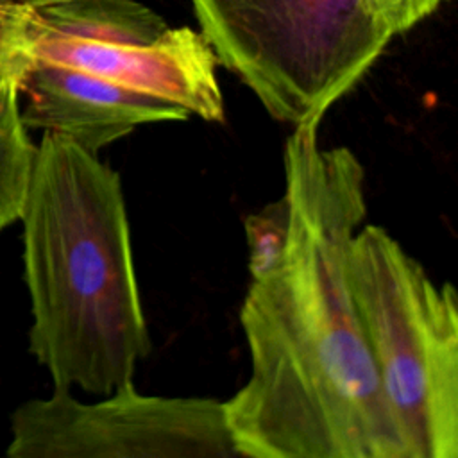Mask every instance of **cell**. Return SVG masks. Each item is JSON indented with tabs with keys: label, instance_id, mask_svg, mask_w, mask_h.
<instances>
[{
	"label": "cell",
	"instance_id": "obj_5",
	"mask_svg": "<svg viewBox=\"0 0 458 458\" xmlns=\"http://www.w3.org/2000/svg\"><path fill=\"white\" fill-rule=\"evenodd\" d=\"M9 431L5 458H252L222 401L145 394L134 383L93 401L63 390L29 399Z\"/></svg>",
	"mask_w": 458,
	"mask_h": 458
},
{
	"label": "cell",
	"instance_id": "obj_12",
	"mask_svg": "<svg viewBox=\"0 0 458 458\" xmlns=\"http://www.w3.org/2000/svg\"><path fill=\"white\" fill-rule=\"evenodd\" d=\"M63 0H0V11L2 9H13V7H21V9H39L47 7L52 4H57Z\"/></svg>",
	"mask_w": 458,
	"mask_h": 458
},
{
	"label": "cell",
	"instance_id": "obj_9",
	"mask_svg": "<svg viewBox=\"0 0 458 458\" xmlns=\"http://www.w3.org/2000/svg\"><path fill=\"white\" fill-rule=\"evenodd\" d=\"M34 156L36 145L21 120L18 70L0 59V231L20 218Z\"/></svg>",
	"mask_w": 458,
	"mask_h": 458
},
{
	"label": "cell",
	"instance_id": "obj_6",
	"mask_svg": "<svg viewBox=\"0 0 458 458\" xmlns=\"http://www.w3.org/2000/svg\"><path fill=\"white\" fill-rule=\"evenodd\" d=\"M45 61L75 68L182 107L206 122L224 120L216 57L202 34L166 29L143 45H107L68 38L39 25L29 9L0 11V59Z\"/></svg>",
	"mask_w": 458,
	"mask_h": 458
},
{
	"label": "cell",
	"instance_id": "obj_4",
	"mask_svg": "<svg viewBox=\"0 0 458 458\" xmlns=\"http://www.w3.org/2000/svg\"><path fill=\"white\" fill-rule=\"evenodd\" d=\"M216 61L268 114L320 122L394 38L376 0H191Z\"/></svg>",
	"mask_w": 458,
	"mask_h": 458
},
{
	"label": "cell",
	"instance_id": "obj_3",
	"mask_svg": "<svg viewBox=\"0 0 458 458\" xmlns=\"http://www.w3.org/2000/svg\"><path fill=\"white\" fill-rule=\"evenodd\" d=\"M347 274L379 388L411 458H458V301L385 227L363 224Z\"/></svg>",
	"mask_w": 458,
	"mask_h": 458
},
{
	"label": "cell",
	"instance_id": "obj_11",
	"mask_svg": "<svg viewBox=\"0 0 458 458\" xmlns=\"http://www.w3.org/2000/svg\"><path fill=\"white\" fill-rule=\"evenodd\" d=\"M447 0H376L392 34H403L431 16Z\"/></svg>",
	"mask_w": 458,
	"mask_h": 458
},
{
	"label": "cell",
	"instance_id": "obj_7",
	"mask_svg": "<svg viewBox=\"0 0 458 458\" xmlns=\"http://www.w3.org/2000/svg\"><path fill=\"white\" fill-rule=\"evenodd\" d=\"M2 61L16 66L20 93L29 98L21 109L23 125L66 136L93 154L141 123L190 116L179 106L75 68L11 57Z\"/></svg>",
	"mask_w": 458,
	"mask_h": 458
},
{
	"label": "cell",
	"instance_id": "obj_8",
	"mask_svg": "<svg viewBox=\"0 0 458 458\" xmlns=\"http://www.w3.org/2000/svg\"><path fill=\"white\" fill-rule=\"evenodd\" d=\"M29 13L48 30L107 45L152 43L168 29L138 0H63Z\"/></svg>",
	"mask_w": 458,
	"mask_h": 458
},
{
	"label": "cell",
	"instance_id": "obj_2",
	"mask_svg": "<svg viewBox=\"0 0 458 458\" xmlns=\"http://www.w3.org/2000/svg\"><path fill=\"white\" fill-rule=\"evenodd\" d=\"M29 351L54 390L106 397L152 349L118 172L45 132L20 211Z\"/></svg>",
	"mask_w": 458,
	"mask_h": 458
},
{
	"label": "cell",
	"instance_id": "obj_1",
	"mask_svg": "<svg viewBox=\"0 0 458 458\" xmlns=\"http://www.w3.org/2000/svg\"><path fill=\"white\" fill-rule=\"evenodd\" d=\"M317 120L284 145L288 243L250 279L240 322L249 377L222 401L252 458H411L379 388L351 293L347 259L367 218L365 170L347 147L322 148Z\"/></svg>",
	"mask_w": 458,
	"mask_h": 458
},
{
	"label": "cell",
	"instance_id": "obj_10",
	"mask_svg": "<svg viewBox=\"0 0 458 458\" xmlns=\"http://www.w3.org/2000/svg\"><path fill=\"white\" fill-rule=\"evenodd\" d=\"M288 206L283 197L245 216L243 231L250 279H258L277 268L288 243Z\"/></svg>",
	"mask_w": 458,
	"mask_h": 458
}]
</instances>
